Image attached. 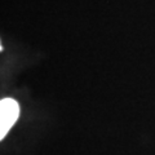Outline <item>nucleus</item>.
Segmentation results:
<instances>
[{"instance_id": "f257e3e1", "label": "nucleus", "mask_w": 155, "mask_h": 155, "mask_svg": "<svg viewBox=\"0 0 155 155\" xmlns=\"http://www.w3.org/2000/svg\"><path fill=\"white\" fill-rule=\"evenodd\" d=\"M19 115V106L17 101L4 98L0 102V138H4L12 125L16 123Z\"/></svg>"}]
</instances>
